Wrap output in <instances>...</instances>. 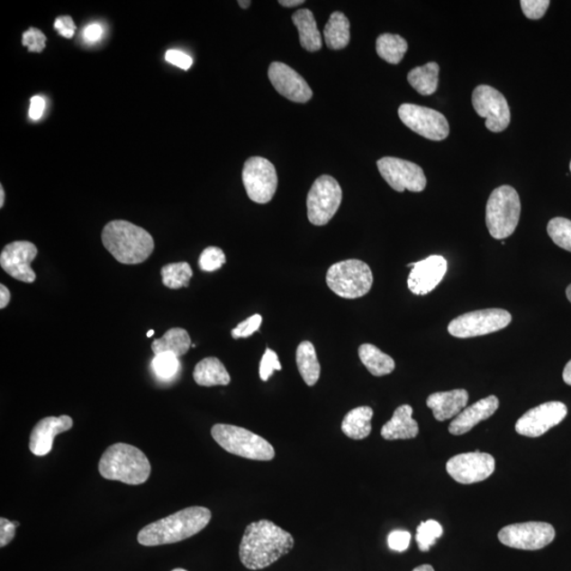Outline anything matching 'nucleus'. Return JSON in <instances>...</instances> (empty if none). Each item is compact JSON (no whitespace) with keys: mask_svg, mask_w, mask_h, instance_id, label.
Returning a JSON list of instances; mask_svg holds the SVG:
<instances>
[{"mask_svg":"<svg viewBox=\"0 0 571 571\" xmlns=\"http://www.w3.org/2000/svg\"><path fill=\"white\" fill-rule=\"evenodd\" d=\"M467 401H469V394L460 388V390L430 394L427 405L433 411L436 421L442 422L459 415L466 409Z\"/></svg>","mask_w":571,"mask_h":571,"instance_id":"nucleus-22","label":"nucleus"},{"mask_svg":"<svg viewBox=\"0 0 571 571\" xmlns=\"http://www.w3.org/2000/svg\"><path fill=\"white\" fill-rule=\"evenodd\" d=\"M54 29H56L63 38L69 40L74 38L77 26L71 16H59L56 22H54Z\"/></svg>","mask_w":571,"mask_h":571,"instance_id":"nucleus-43","label":"nucleus"},{"mask_svg":"<svg viewBox=\"0 0 571 571\" xmlns=\"http://www.w3.org/2000/svg\"><path fill=\"white\" fill-rule=\"evenodd\" d=\"M549 5V0H521V2L525 16L534 21L540 20L545 15Z\"/></svg>","mask_w":571,"mask_h":571,"instance_id":"nucleus-39","label":"nucleus"},{"mask_svg":"<svg viewBox=\"0 0 571 571\" xmlns=\"http://www.w3.org/2000/svg\"><path fill=\"white\" fill-rule=\"evenodd\" d=\"M521 210L519 194L512 186L495 188L485 208V223L491 236L495 240H505L512 236L518 227Z\"/></svg>","mask_w":571,"mask_h":571,"instance_id":"nucleus-6","label":"nucleus"},{"mask_svg":"<svg viewBox=\"0 0 571 571\" xmlns=\"http://www.w3.org/2000/svg\"><path fill=\"white\" fill-rule=\"evenodd\" d=\"M242 182L248 197L252 202L265 204L271 202L277 188V174L275 166L261 157H252L242 169Z\"/></svg>","mask_w":571,"mask_h":571,"instance_id":"nucleus-10","label":"nucleus"},{"mask_svg":"<svg viewBox=\"0 0 571 571\" xmlns=\"http://www.w3.org/2000/svg\"><path fill=\"white\" fill-rule=\"evenodd\" d=\"M569 168H570V172H571V161H570V167Z\"/></svg>","mask_w":571,"mask_h":571,"instance_id":"nucleus-57","label":"nucleus"},{"mask_svg":"<svg viewBox=\"0 0 571 571\" xmlns=\"http://www.w3.org/2000/svg\"><path fill=\"white\" fill-rule=\"evenodd\" d=\"M15 521H10L7 519H0V547L4 548L15 537Z\"/></svg>","mask_w":571,"mask_h":571,"instance_id":"nucleus-45","label":"nucleus"},{"mask_svg":"<svg viewBox=\"0 0 571 571\" xmlns=\"http://www.w3.org/2000/svg\"><path fill=\"white\" fill-rule=\"evenodd\" d=\"M46 108V101L40 95H34L30 101L29 117L33 121H38L42 117Z\"/></svg>","mask_w":571,"mask_h":571,"instance_id":"nucleus-46","label":"nucleus"},{"mask_svg":"<svg viewBox=\"0 0 571 571\" xmlns=\"http://www.w3.org/2000/svg\"><path fill=\"white\" fill-rule=\"evenodd\" d=\"M74 427V421L67 415L59 417H46L41 419L30 435L29 448L35 457H45L50 454L53 440L60 434Z\"/></svg>","mask_w":571,"mask_h":571,"instance_id":"nucleus-20","label":"nucleus"},{"mask_svg":"<svg viewBox=\"0 0 571 571\" xmlns=\"http://www.w3.org/2000/svg\"><path fill=\"white\" fill-rule=\"evenodd\" d=\"M293 22L300 34V42L304 50L315 52L322 48V36L317 22L311 10L302 9L293 15Z\"/></svg>","mask_w":571,"mask_h":571,"instance_id":"nucleus-26","label":"nucleus"},{"mask_svg":"<svg viewBox=\"0 0 571 571\" xmlns=\"http://www.w3.org/2000/svg\"><path fill=\"white\" fill-rule=\"evenodd\" d=\"M103 35V28L99 23H91L84 30V40L89 42V44H94L101 40Z\"/></svg>","mask_w":571,"mask_h":571,"instance_id":"nucleus-47","label":"nucleus"},{"mask_svg":"<svg viewBox=\"0 0 571 571\" xmlns=\"http://www.w3.org/2000/svg\"><path fill=\"white\" fill-rule=\"evenodd\" d=\"M398 113L405 126L423 138L432 141H442L449 136L448 120L445 115L432 108L403 104L399 107Z\"/></svg>","mask_w":571,"mask_h":571,"instance_id":"nucleus-13","label":"nucleus"},{"mask_svg":"<svg viewBox=\"0 0 571 571\" xmlns=\"http://www.w3.org/2000/svg\"><path fill=\"white\" fill-rule=\"evenodd\" d=\"M442 527L439 521L429 520L422 521L417 527L416 542L419 549L429 551L431 547L436 544V540L442 536Z\"/></svg>","mask_w":571,"mask_h":571,"instance_id":"nucleus-35","label":"nucleus"},{"mask_svg":"<svg viewBox=\"0 0 571 571\" xmlns=\"http://www.w3.org/2000/svg\"><path fill=\"white\" fill-rule=\"evenodd\" d=\"M324 40L328 48L341 50L350 41V23L341 12H333L324 28Z\"/></svg>","mask_w":571,"mask_h":571,"instance_id":"nucleus-27","label":"nucleus"},{"mask_svg":"<svg viewBox=\"0 0 571 571\" xmlns=\"http://www.w3.org/2000/svg\"><path fill=\"white\" fill-rule=\"evenodd\" d=\"M547 232L557 246L571 252V221L556 217L547 226Z\"/></svg>","mask_w":571,"mask_h":571,"instance_id":"nucleus-34","label":"nucleus"},{"mask_svg":"<svg viewBox=\"0 0 571 571\" xmlns=\"http://www.w3.org/2000/svg\"><path fill=\"white\" fill-rule=\"evenodd\" d=\"M556 538L554 526L543 521L519 522L503 527L498 532L501 543L521 550H539Z\"/></svg>","mask_w":571,"mask_h":571,"instance_id":"nucleus-11","label":"nucleus"},{"mask_svg":"<svg viewBox=\"0 0 571 571\" xmlns=\"http://www.w3.org/2000/svg\"><path fill=\"white\" fill-rule=\"evenodd\" d=\"M566 296L568 301L571 303V284L568 286L566 289Z\"/></svg>","mask_w":571,"mask_h":571,"instance_id":"nucleus-54","label":"nucleus"},{"mask_svg":"<svg viewBox=\"0 0 571 571\" xmlns=\"http://www.w3.org/2000/svg\"><path fill=\"white\" fill-rule=\"evenodd\" d=\"M328 287L343 299H359L369 293L374 283L372 269L364 261L348 259L339 261L327 271Z\"/></svg>","mask_w":571,"mask_h":571,"instance_id":"nucleus-7","label":"nucleus"},{"mask_svg":"<svg viewBox=\"0 0 571 571\" xmlns=\"http://www.w3.org/2000/svg\"><path fill=\"white\" fill-rule=\"evenodd\" d=\"M412 408L409 404L400 405L390 421L381 429V436L385 440H412L419 433V425L412 419Z\"/></svg>","mask_w":571,"mask_h":571,"instance_id":"nucleus-23","label":"nucleus"},{"mask_svg":"<svg viewBox=\"0 0 571 571\" xmlns=\"http://www.w3.org/2000/svg\"><path fill=\"white\" fill-rule=\"evenodd\" d=\"M359 358L363 366L376 376L390 375L396 367L393 358L373 344H362L359 348Z\"/></svg>","mask_w":571,"mask_h":571,"instance_id":"nucleus-30","label":"nucleus"},{"mask_svg":"<svg viewBox=\"0 0 571 571\" xmlns=\"http://www.w3.org/2000/svg\"><path fill=\"white\" fill-rule=\"evenodd\" d=\"M192 348L190 335L182 328H172L164 333L161 339L155 340L151 344L155 356L163 352H171L177 358L185 356L188 349Z\"/></svg>","mask_w":571,"mask_h":571,"instance_id":"nucleus-29","label":"nucleus"},{"mask_svg":"<svg viewBox=\"0 0 571 571\" xmlns=\"http://www.w3.org/2000/svg\"><path fill=\"white\" fill-rule=\"evenodd\" d=\"M151 366L159 378L168 380L178 373L180 364L178 358L171 352H163V354L155 356Z\"/></svg>","mask_w":571,"mask_h":571,"instance_id":"nucleus-36","label":"nucleus"},{"mask_svg":"<svg viewBox=\"0 0 571 571\" xmlns=\"http://www.w3.org/2000/svg\"><path fill=\"white\" fill-rule=\"evenodd\" d=\"M102 241L114 259L124 265L143 263L155 249L153 236L147 230L126 221L108 222L103 229Z\"/></svg>","mask_w":571,"mask_h":571,"instance_id":"nucleus-3","label":"nucleus"},{"mask_svg":"<svg viewBox=\"0 0 571 571\" xmlns=\"http://www.w3.org/2000/svg\"><path fill=\"white\" fill-rule=\"evenodd\" d=\"M376 166L382 177L394 191L421 193L427 186L423 169L415 163L399 158L385 157L376 162Z\"/></svg>","mask_w":571,"mask_h":571,"instance_id":"nucleus-14","label":"nucleus"},{"mask_svg":"<svg viewBox=\"0 0 571 571\" xmlns=\"http://www.w3.org/2000/svg\"><path fill=\"white\" fill-rule=\"evenodd\" d=\"M172 571H187V570H186V569H182V568H176V569H174V570H172Z\"/></svg>","mask_w":571,"mask_h":571,"instance_id":"nucleus-56","label":"nucleus"},{"mask_svg":"<svg viewBox=\"0 0 571 571\" xmlns=\"http://www.w3.org/2000/svg\"><path fill=\"white\" fill-rule=\"evenodd\" d=\"M99 471L108 481L141 485L148 481L151 467L147 455L141 449L119 442L103 453Z\"/></svg>","mask_w":571,"mask_h":571,"instance_id":"nucleus-4","label":"nucleus"},{"mask_svg":"<svg viewBox=\"0 0 571 571\" xmlns=\"http://www.w3.org/2000/svg\"><path fill=\"white\" fill-rule=\"evenodd\" d=\"M166 59L169 64L179 67L184 70H188L193 65V59L186 53L179 50H168L166 53Z\"/></svg>","mask_w":571,"mask_h":571,"instance_id":"nucleus-44","label":"nucleus"},{"mask_svg":"<svg viewBox=\"0 0 571 571\" xmlns=\"http://www.w3.org/2000/svg\"><path fill=\"white\" fill-rule=\"evenodd\" d=\"M11 300V294L5 285H0V309H5L8 306Z\"/></svg>","mask_w":571,"mask_h":571,"instance_id":"nucleus-48","label":"nucleus"},{"mask_svg":"<svg viewBox=\"0 0 571 571\" xmlns=\"http://www.w3.org/2000/svg\"><path fill=\"white\" fill-rule=\"evenodd\" d=\"M512 321V314L503 309H484L459 315L449 324L448 331L455 338H476L502 331Z\"/></svg>","mask_w":571,"mask_h":571,"instance_id":"nucleus-8","label":"nucleus"},{"mask_svg":"<svg viewBox=\"0 0 571 571\" xmlns=\"http://www.w3.org/2000/svg\"><path fill=\"white\" fill-rule=\"evenodd\" d=\"M162 283L169 289L188 287L193 276V270L186 261L164 266L161 269Z\"/></svg>","mask_w":571,"mask_h":571,"instance_id":"nucleus-33","label":"nucleus"},{"mask_svg":"<svg viewBox=\"0 0 571 571\" xmlns=\"http://www.w3.org/2000/svg\"><path fill=\"white\" fill-rule=\"evenodd\" d=\"M500 406V401L495 396L485 397L465 409L449 424V433L459 436L469 432L476 425L487 421Z\"/></svg>","mask_w":571,"mask_h":571,"instance_id":"nucleus-21","label":"nucleus"},{"mask_svg":"<svg viewBox=\"0 0 571 571\" xmlns=\"http://www.w3.org/2000/svg\"><path fill=\"white\" fill-rule=\"evenodd\" d=\"M213 440L227 452L252 460L269 461L276 451L271 443L244 428L218 423L211 430Z\"/></svg>","mask_w":571,"mask_h":571,"instance_id":"nucleus-5","label":"nucleus"},{"mask_svg":"<svg viewBox=\"0 0 571 571\" xmlns=\"http://www.w3.org/2000/svg\"><path fill=\"white\" fill-rule=\"evenodd\" d=\"M154 333H155V331L151 330V331H150L147 333V337H148V338H151V337H153Z\"/></svg>","mask_w":571,"mask_h":571,"instance_id":"nucleus-55","label":"nucleus"},{"mask_svg":"<svg viewBox=\"0 0 571 571\" xmlns=\"http://www.w3.org/2000/svg\"><path fill=\"white\" fill-rule=\"evenodd\" d=\"M409 267H412L408 278L409 289L416 295H425L432 293L446 276L448 261L440 255H432Z\"/></svg>","mask_w":571,"mask_h":571,"instance_id":"nucleus-18","label":"nucleus"},{"mask_svg":"<svg viewBox=\"0 0 571 571\" xmlns=\"http://www.w3.org/2000/svg\"><path fill=\"white\" fill-rule=\"evenodd\" d=\"M47 38L39 29L30 28L23 34V45L30 52H41L45 50Z\"/></svg>","mask_w":571,"mask_h":571,"instance_id":"nucleus-40","label":"nucleus"},{"mask_svg":"<svg viewBox=\"0 0 571 571\" xmlns=\"http://www.w3.org/2000/svg\"><path fill=\"white\" fill-rule=\"evenodd\" d=\"M567 406L558 401L538 405L519 419L515 431L520 435L537 439L560 424L567 416Z\"/></svg>","mask_w":571,"mask_h":571,"instance_id":"nucleus-16","label":"nucleus"},{"mask_svg":"<svg viewBox=\"0 0 571 571\" xmlns=\"http://www.w3.org/2000/svg\"><path fill=\"white\" fill-rule=\"evenodd\" d=\"M342 188L331 176L323 175L314 181L307 196L308 220L314 226H325L336 215L342 203Z\"/></svg>","mask_w":571,"mask_h":571,"instance_id":"nucleus-9","label":"nucleus"},{"mask_svg":"<svg viewBox=\"0 0 571 571\" xmlns=\"http://www.w3.org/2000/svg\"><path fill=\"white\" fill-rule=\"evenodd\" d=\"M211 519L208 508L188 507L145 526L138 534V542L149 547L178 543L204 530Z\"/></svg>","mask_w":571,"mask_h":571,"instance_id":"nucleus-2","label":"nucleus"},{"mask_svg":"<svg viewBox=\"0 0 571 571\" xmlns=\"http://www.w3.org/2000/svg\"><path fill=\"white\" fill-rule=\"evenodd\" d=\"M261 322H263L261 315L254 314L252 317L248 318L237 325L231 333H232V337L235 340L251 337L254 332L259 330Z\"/></svg>","mask_w":571,"mask_h":571,"instance_id":"nucleus-41","label":"nucleus"},{"mask_svg":"<svg viewBox=\"0 0 571 571\" xmlns=\"http://www.w3.org/2000/svg\"><path fill=\"white\" fill-rule=\"evenodd\" d=\"M563 380L565 384L571 386V360L566 364L563 372Z\"/></svg>","mask_w":571,"mask_h":571,"instance_id":"nucleus-50","label":"nucleus"},{"mask_svg":"<svg viewBox=\"0 0 571 571\" xmlns=\"http://www.w3.org/2000/svg\"><path fill=\"white\" fill-rule=\"evenodd\" d=\"M268 76L279 95L295 103H306L313 98V90L302 76L288 65L272 63Z\"/></svg>","mask_w":571,"mask_h":571,"instance_id":"nucleus-19","label":"nucleus"},{"mask_svg":"<svg viewBox=\"0 0 571 571\" xmlns=\"http://www.w3.org/2000/svg\"><path fill=\"white\" fill-rule=\"evenodd\" d=\"M378 56L385 62L397 65L408 51V42L398 34H381L376 42Z\"/></svg>","mask_w":571,"mask_h":571,"instance_id":"nucleus-32","label":"nucleus"},{"mask_svg":"<svg viewBox=\"0 0 571 571\" xmlns=\"http://www.w3.org/2000/svg\"><path fill=\"white\" fill-rule=\"evenodd\" d=\"M374 411L370 406H359L346 414L342 432L350 440H362L372 433Z\"/></svg>","mask_w":571,"mask_h":571,"instance_id":"nucleus-25","label":"nucleus"},{"mask_svg":"<svg viewBox=\"0 0 571 571\" xmlns=\"http://www.w3.org/2000/svg\"><path fill=\"white\" fill-rule=\"evenodd\" d=\"M412 571H435V570L432 566H431V565L425 564V565H421V566L416 567Z\"/></svg>","mask_w":571,"mask_h":571,"instance_id":"nucleus-51","label":"nucleus"},{"mask_svg":"<svg viewBox=\"0 0 571 571\" xmlns=\"http://www.w3.org/2000/svg\"><path fill=\"white\" fill-rule=\"evenodd\" d=\"M38 248L32 242L22 240L10 242L0 254V266L17 281L32 284L36 275L32 263L38 257Z\"/></svg>","mask_w":571,"mask_h":571,"instance_id":"nucleus-17","label":"nucleus"},{"mask_svg":"<svg viewBox=\"0 0 571 571\" xmlns=\"http://www.w3.org/2000/svg\"><path fill=\"white\" fill-rule=\"evenodd\" d=\"M296 366L308 386L317 384L321 376V366L312 342L304 341L297 346Z\"/></svg>","mask_w":571,"mask_h":571,"instance_id":"nucleus-28","label":"nucleus"},{"mask_svg":"<svg viewBox=\"0 0 571 571\" xmlns=\"http://www.w3.org/2000/svg\"><path fill=\"white\" fill-rule=\"evenodd\" d=\"M282 366L279 363L278 356L275 350L267 349L263 358H261L259 366V376L263 381H268L270 376L276 370H281Z\"/></svg>","mask_w":571,"mask_h":571,"instance_id":"nucleus-38","label":"nucleus"},{"mask_svg":"<svg viewBox=\"0 0 571 571\" xmlns=\"http://www.w3.org/2000/svg\"><path fill=\"white\" fill-rule=\"evenodd\" d=\"M295 547V539L268 520L251 522L246 528L240 546V562L248 569L270 566Z\"/></svg>","mask_w":571,"mask_h":571,"instance_id":"nucleus-1","label":"nucleus"},{"mask_svg":"<svg viewBox=\"0 0 571 571\" xmlns=\"http://www.w3.org/2000/svg\"><path fill=\"white\" fill-rule=\"evenodd\" d=\"M446 467L455 482L471 485L484 482L494 474L495 459L488 453H464L449 458Z\"/></svg>","mask_w":571,"mask_h":571,"instance_id":"nucleus-15","label":"nucleus"},{"mask_svg":"<svg viewBox=\"0 0 571 571\" xmlns=\"http://www.w3.org/2000/svg\"><path fill=\"white\" fill-rule=\"evenodd\" d=\"M5 204V190L3 186H0V208H3Z\"/></svg>","mask_w":571,"mask_h":571,"instance_id":"nucleus-53","label":"nucleus"},{"mask_svg":"<svg viewBox=\"0 0 571 571\" xmlns=\"http://www.w3.org/2000/svg\"><path fill=\"white\" fill-rule=\"evenodd\" d=\"M440 65L435 62L416 67L408 76L411 86L421 95H431L439 88Z\"/></svg>","mask_w":571,"mask_h":571,"instance_id":"nucleus-31","label":"nucleus"},{"mask_svg":"<svg viewBox=\"0 0 571 571\" xmlns=\"http://www.w3.org/2000/svg\"><path fill=\"white\" fill-rule=\"evenodd\" d=\"M472 104L479 117L485 119V127L492 132L505 131L512 121L505 96L488 85H479L474 89Z\"/></svg>","mask_w":571,"mask_h":571,"instance_id":"nucleus-12","label":"nucleus"},{"mask_svg":"<svg viewBox=\"0 0 571 571\" xmlns=\"http://www.w3.org/2000/svg\"><path fill=\"white\" fill-rule=\"evenodd\" d=\"M304 0H279L278 4H281L283 7L286 8H293L296 7V5H303Z\"/></svg>","mask_w":571,"mask_h":571,"instance_id":"nucleus-49","label":"nucleus"},{"mask_svg":"<svg viewBox=\"0 0 571 571\" xmlns=\"http://www.w3.org/2000/svg\"><path fill=\"white\" fill-rule=\"evenodd\" d=\"M411 533L405 530H394L388 534L387 545L394 551L403 552L411 544Z\"/></svg>","mask_w":571,"mask_h":571,"instance_id":"nucleus-42","label":"nucleus"},{"mask_svg":"<svg viewBox=\"0 0 571 571\" xmlns=\"http://www.w3.org/2000/svg\"><path fill=\"white\" fill-rule=\"evenodd\" d=\"M193 376L200 386L228 385L231 382L227 368L214 357L205 358L197 363Z\"/></svg>","mask_w":571,"mask_h":571,"instance_id":"nucleus-24","label":"nucleus"},{"mask_svg":"<svg viewBox=\"0 0 571 571\" xmlns=\"http://www.w3.org/2000/svg\"><path fill=\"white\" fill-rule=\"evenodd\" d=\"M239 5H240V8L247 9L250 7L251 2L250 0H240Z\"/></svg>","mask_w":571,"mask_h":571,"instance_id":"nucleus-52","label":"nucleus"},{"mask_svg":"<svg viewBox=\"0 0 571 571\" xmlns=\"http://www.w3.org/2000/svg\"><path fill=\"white\" fill-rule=\"evenodd\" d=\"M226 261V255L221 248L209 247L200 255L199 267L204 271L213 272L221 269Z\"/></svg>","mask_w":571,"mask_h":571,"instance_id":"nucleus-37","label":"nucleus"}]
</instances>
